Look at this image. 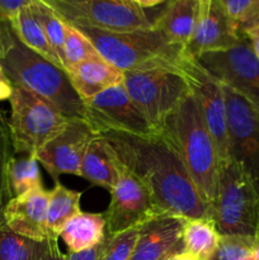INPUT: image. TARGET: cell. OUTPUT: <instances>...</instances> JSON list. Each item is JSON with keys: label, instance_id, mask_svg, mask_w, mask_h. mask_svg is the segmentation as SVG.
Wrapping results in <instances>:
<instances>
[{"label": "cell", "instance_id": "6da1fadb", "mask_svg": "<svg viewBox=\"0 0 259 260\" xmlns=\"http://www.w3.org/2000/svg\"><path fill=\"white\" fill-rule=\"evenodd\" d=\"M98 134L112 145L121 164L149 188L163 212L184 218H212L184 164L159 131L134 135L104 129Z\"/></svg>", "mask_w": 259, "mask_h": 260}, {"label": "cell", "instance_id": "7a4b0ae2", "mask_svg": "<svg viewBox=\"0 0 259 260\" xmlns=\"http://www.w3.org/2000/svg\"><path fill=\"white\" fill-rule=\"evenodd\" d=\"M0 65L12 85L47 99L69 118L86 119L85 102L73 88L65 69L27 47L5 18H0Z\"/></svg>", "mask_w": 259, "mask_h": 260}, {"label": "cell", "instance_id": "3957f363", "mask_svg": "<svg viewBox=\"0 0 259 260\" xmlns=\"http://www.w3.org/2000/svg\"><path fill=\"white\" fill-rule=\"evenodd\" d=\"M159 132L177 152L211 210L217 193L220 161L200 104L192 91L167 117Z\"/></svg>", "mask_w": 259, "mask_h": 260}, {"label": "cell", "instance_id": "277c9868", "mask_svg": "<svg viewBox=\"0 0 259 260\" xmlns=\"http://www.w3.org/2000/svg\"><path fill=\"white\" fill-rule=\"evenodd\" d=\"M89 38L102 58L123 73L152 69L183 70V48L168 41L156 28L134 32H106L75 25Z\"/></svg>", "mask_w": 259, "mask_h": 260}, {"label": "cell", "instance_id": "5b68a950", "mask_svg": "<svg viewBox=\"0 0 259 260\" xmlns=\"http://www.w3.org/2000/svg\"><path fill=\"white\" fill-rule=\"evenodd\" d=\"M9 103L10 136L17 155L36 156L70 121L55 104L22 86L13 85Z\"/></svg>", "mask_w": 259, "mask_h": 260}, {"label": "cell", "instance_id": "8992f818", "mask_svg": "<svg viewBox=\"0 0 259 260\" xmlns=\"http://www.w3.org/2000/svg\"><path fill=\"white\" fill-rule=\"evenodd\" d=\"M211 215L220 235L259 238V197L231 160L220 167Z\"/></svg>", "mask_w": 259, "mask_h": 260}, {"label": "cell", "instance_id": "52a82bcc", "mask_svg": "<svg viewBox=\"0 0 259 260\" xmlns=\"http://www.w3.org/2000/svg\"><path fill=\"white\" fill-rule=\"evenodd\" d=\"M123 86L156 131L190 93L189 83L178 69H152L124 73Z\"/></svg>", "mask_w": 259, "mask_h": 260}, {"label": "cell", "instance_id": "ba28073f", "mask_svg": "<svg viewBox=\"0 0 259 260\" xmlns=\"http://www.w3.org/2000/svg\"><path fill=\"white\" fill-rule=\"evenodd\" d=\"M43 2V0H42ZM65 22L106 32H134L154 27L144 9L132 0H79L45 2Z\"/></svg>", "mask_w": 259, "mask_h": 260}, {"label": "cell", "instance_id": "9c48e42d", "mask_svg": "<svg viewBox=\"0 0 259 260\" xmlns=\"http://www.w3.org/2000/svg\"><path fill=\"white\" fill-rule=\"evenodd\" d=\"M226 101L230 160L248 178L259 197V109L229 86Z\"/></svg>", "mask_w": 259, "mask_h": 260}, {"label": "cell", "instance_id": "30bf717a", "mask_svg": "<svg viewBox=\"0 0 259 260\" xmlns=\"http://www.w3.org/2000/svg\"><path fill=\"white\" fill-rule=\"evenodd\" d=\"M195 61L259 109V60L245 36L233 47L202 53Z\"/></svg>", "mask_w": 259, "mask_h": 260}, {"label": "cell", "instance_id": "8fae6325", "mask_svg": "<svg viewBox=\"0 0 259 260\" xmlns=\"http://www.w3.org/2000/svg\"><path fill=\"white\" fill-rule=\"evenodd\" d=\"M159 213L163 211L157 207L149 188L124 168L112 188L111 202L103 215L108 235L141 226Z\"/></svg>", "mask_w": 259, "mask_h": 260}, {"label": "cell", "instance_id": "7c38bea8", "mask_svg": "<svg viewBox=\"0 0 259 260\" xmlns=\"http://www.w3.org/2000/svg\"><path fill=\"white\" fill-rule=\"evenodd\" d=\"M183 73L187 76L190 91L195 94L200 104L205 123L215 144L221 167L230 160L228 113L222 84L203 70L195 60L184 61Z\"/></svg>", "mask_w": 259, "mask_h": 260}, {"label": "cell", "instance_id": "4fadbf2b", "mask_svg": "<svg viewBox=\"0 0 259 260\" xmlns=\"http://www.w3.org/2000/svg\"><path fill=\"white\" fill-rule=\"evenodd\" d=\"M86 121L95 132L104 129L151 135L157 132L141 113L123 84L112 86L85 102Z\"/></svg>", "mask_w": 259, "mask_h": 260}, {"label": "cell", "instance_id": "5bb4252c", "mask_svg": "<svg viewBox=\"0 0 259 260\" xmlns=\"http://www.w3.org/2000/svg\"><path fill=\"white\" fill-rule=\"evenodd\" d=\"M95 136V129L86 119L70 118L60 134L38 150L36 157L55 183L58 182L60 175H80L83 157Z\"/></svg>", "mask_w": 259, "mask_h": 260}, {"label": "cell", "instance_id": "9a60e30c", "mask_svg": "<svg viewBox=\"0 0 259 260\" xmlns=\"http://www.w3.org/2000/svg\"><path fill=\"white\" fill-rule=\"evenodd\" d=\"M243 37L240 28L223 13L216 0H201L200 14L195 32L183 48L185 60L200 55L233 47Z\"/></svg>", "mask_w": 259, "mask_h": 260}, {"label": "cell", "instance_id": "2e32d148", "mask_svg": "<svg viewBox=\"0 0 259 260\" xmlns=\"http://www.w3.org/2000/svg\"><path fill=\"white\" fill-rule=\"evenodd\" d=\"M185 220L182 216L163 212L142 223L130 260H165L173 254L184 251Z\"/></svg>", "mask_w": 259, "mask_h": 260}, {"label": "cell", "instance_id": "e0dca14e", "mask_svg": "<svg viewBox=\"0 0 259 260\" xmlns=\"http://www.w3.org/2000/svg\"><path fill=\"white\" fill-rule=\"evenodd\" d=\"M50 190L45 188L32 189L12 198L3 211V218L8 228L19 235L45 241L51 235L47 226V207Z\"/></svg>", "mask_w": 259, "mask_h": 260}, {"label": "cell", "instance_id": "ac0fdd59", "mask_svg": "<svg viewBox=\"0 0 259 260\" xmlns=\"http://www.w3.org/2000/svg\"><path fill=\"white\" fill-rule=\"evenodd\" d=\"M70 83L84 102L123 83L124 73L104 58H91L66 68Z\"/></svg>", "mask_w": 259, "mask_h": 260}, {"label": "cell", "instance_id": "d6986e66", "mask_svg": "<svg viewBox=\"0 0 259 260\" xmlns=\"http://www.w3.org/2000/svg\"><path fill=\"white\" fill-rule=\"evenodd\" d=\"M123 169L112 145L103 136L96 134L83 157L80 177L85 178L93 185L111 192Z\"/></svg>", "mask_w": 259, "mask_h": 260}, {"label": "cell", "instance_id": "ffe728a7", "mask_svg": "<svg viewBox=\"0 0 259 260\" xmlns=\"http://www.w3.org/2000/svg\"><path fill=\"white\" fill-rule=\"evenodd\" d=\"M200 8L201 0H170L154 22V28L170 43L184 48L195 32Z\"/></svg>", "mask_w": 259, "mask_h": 260}, {"label": "cell", "instance_id": "44dd1931", "mask_svg": "<svg viewBox=\"0 0 259 260\" xmlns=\"http://www.w3.org/2000/svg\"><path fill=\"white\" fill-rule=\"evenodd\" d=\"M106 228L103 215L80 212L66 222L58 236L70 253H80L99 245L106 239Z\"/></svg>", "mask_w": 259, "mask_h": 260}, {"label": "cell", "instance_id": "7402d4cb", "mask_svg": "<svg viewBox=\"0 0 259 260\" xmlns=\"http://www.w3.org/2000/svg\"><path fill=\"white\" fill-rule=\"evenodd\" d=\"M220 236L212 218H187L183 228L184 251L197 260H210L217 249Z\"/></svg>", "mask_w": 259, "mask_h": 260}, {"label": "cell", "instance_id": "603a6c76", "mask_svg": "<svg viewBox=\"0 0 259 260\" xmlns=\"http://www.w3.org/2000/svg\"><path fill=\"white\" fill-rule=\"evenodd\" d=\"M9 22L12 24L13 29H14L15 35L18 36V38L27 47H29L35 52L40 53L41 56L47 58L51 62L65 69L62 62L60 61V58L57 57L55 51L52 50L51 45L48 43L42 27L38 23V20L36 19V17L33 15L29 7H25L23 9H20L14 17L10 18Z\"/></svg>", "mask_w": 259, "mask_h": 260}, {"label": "cell", "instance_id": "cb8c5ba5", "mask_svg": "<svg viewBox=\"0 0 259 260\" xmlns=\"http://www.w3.org/2000/svg\"><path fill=\"white\" fill-rule=\"evenodd\" d=\"M81 193L71 190L56 182L50 190L47 207V226L51 235L58 238L60 231L69 220L80 213Z\"/></svg>", "mask_w": 259, "mask_h": 260}, {"label": "cell", "instance_id": "d4e9b609", "mask_svg": "<svg viewBox=\"0 0 259 260\" xmlns=\"http://www.w3.org/2000/svg\"><path fill=\"white\" fill-rule=\"evenodd\" d=\"M50 239L37 241L10 230L0 216V260H37L48 246Z\"/></svg>", "mask_w": 259, "mask_h": 260}, {"label": "cell", "instance_id": "484cf974", "mask_svg": "<svg viewBox=\"0 0 259 260\" xmlns=\"http://www.w3.org/2000/svg\"><path fill=\"white\" fill-rule=\"evenodd\" d=\"M8 178L13 198L43 188L38 160L33 155H14L10 160Z\"/></svg>", "mask_w": 259, "mask_h": 260}, {"label": "cell", "instance_id": "4316f807", "mask_svg": "<svg viewBox=\"0 0 259 260\" xmlns=\"http://www.w3.org/2000/svg\"><path fill=\"white\" fill-rule=\"evenodd\" d=\"M33 15L42 27L46 38L51 45L52 50L60 58L65 68V58H63V40H65V20L52 9L48 4L42 0H36L29 5Z\"/></svg>", "mask_w": 259, "mask_h": 260}, {"label": "cell", "instance_id": "83f0119b", "mask_svg": "<svg viewBox=\"0 0 259 260\" xmlns=\"http://www.w3.org/2000/svg\"><path fill=\"white\" fill-rule=\"evenodd\" d=\"M102 57L89 41V38L79 28L65 22V40H63V58L66 68L91 58Z\"/></svg>", "mask_w": 259, "mask_h": 260}, {"label": "cell", "instance_id": "f1b7e54d", "mask_svg": "<svg viewBox=\"0 0 259 260\" xmlns=\"http://www.w3.org/2000/svg\"><path fill=\"white\" fill-rule=\"evenodd\" d=\"M13 156L14 149L10 136L9 119L0 112V216H3V211L13 198L8 178V170Z\"/></svg>", "mask_w": 259, "mask_h": 260}, {"label": "cell", "instance_id": "f546056e", "mask_svg": "<svg viewBox=\"0 0 259 260\" xmlns=\"http://www.w3.org/2000/svg\"><path fill=\"white\" fill-rule=\"evenodd\" d=\"M256 238L221 235L218 246L210 260H253Z\"/></svg>", "mask_w": 259, "mask_h": 260}, {"label": "cell", "instance_id": "4dcf8cb0", "mask_svg": "<svg viewBox=\"0 0 259 260\" xmlns=\"http://www.w3.org/2000/svg\"><path fill=\"white\" fill-rule=\"evenodd\" d=\"M140 228H131L116 235H106L101 260H130L136 246Z\"/></svg>", "mask_w": 259, "mask_h": 260}, {"label": "cell", "instance_id": "1f68e13d", "mask_svg": "<svg viewBox=\"0 0 259 260\" xmlns=\"http://www.w3.org/2000/svg\"><path fill=\"white\" fill-rule=\"evenodd\" d=\"M259 0H216L221 9L233 22L240 25Z\"/></svg>", "mask_w": 259, "mask_h": 260}, {"label": "cell", "instance_id": "d6a6232c", "mask_svg": "<svg viewBox=\"0 0 259 260\" xmlns=\"http://www.w3.org/2000/svg\"><path fill=\"white\" fill-rule=\"evenodd\" d=\"M36 0H0V18L10 19L20 9L29 7Z\"/></svg>", "mask_w": 259, "mask_h": 260}, {"label": "cell", "instance_id": "836d02e7", "mask_svg": "<svg viewBox=\"0 0 259 260\" xmlns=\"http://www.w3.org/2000/svg\"><path fill=\"white\" fill-rule=\"evenodd\" d=\"M104 241V240H103ZM103 241L99 245L80 253H69L65 255V260H101L103 253Z\"/></svg>", "mask_w": 259, "mask_h": 260}, {"label": "cell", "instance_id": "e575fe53", "mask_svg": "<svg viewBox=\"0 0 259 260\" xmlns=\"http://www.w3.org/2000/svg\"><path fill=\"white\" fill-rule=\"evenodd\" d=\"M57 239L58 238H50L47 249L37 260H65V254H62V251L58 248Z\"/></svg>", "mask_w": 259, "mask_h": 260}, {"label": "cell", "instance_id": "d590c367", "mask_svg": "<svg viewBox=\"0 0 259 260\" xmlns=\"http://www.w3.org/2000/svg\"><path fill=\"white\" fill-rule=\"evenodd\" d=\"M241 33H243L246 37V40L249 41L254 53H255L256 58L259 60V27L246 28V29L241 30Z\"/></svg>", "mask_w": 259, "mask_h": 260}, {"label": "cell", "instance_id": "8d00e7d4", "mask_svg": "<svg viewBox=\"0 0 259 260\" xmlns=\"http://www.w3.org/2000/svg\"><path fill=\"white\" fill-rule=\"evenodd\" d=\"M251 27H259V2L256 3L255 7L253 8L250 13L246 15L245 19L240 23L239 28H240V32L243 29H246V28Z\"/></svg>", "mask_w": 259, "mask_h": 260}, {"label": "cell", "instance_id": "74e56055", "mask_svg": "<svg viewBox=\"0 0 259 260\" xmlns=\"http://www.w3.org/2000/svg\"><path fill=\"white\" fill-rule=\"evenodd\" d=\"M12 90L13 85L9 81H0V101H9Z\"/></svg>", "mask_w": 259, "mask_h": 260}, {"label": "cell", "instance_id": "f35d334b", "mask_svg": "<svg viewBox=\"0 0 259 260\" xmlns=\"http://www.w3.org/2000/svg\"><path fill=\"white\" fill-rule=\"evenodd\" d=\"M134 3H136L140 8H151V7H156V5L161 4L164 0H132Z\"/></svg>", "mask_w": 259, "mask_h": 260}, {"label": "cell", "instance_id": "ab89813d", "mask_svg": "<svg viewBox=\"0 0 259 260\" xmlns=\"http://www.w3.org/2000/svg\"><path fill=\"white\" fill-rule=\"evenodd\" d=\"M167 260H197L196 256H193L192 254L187 253V251H182V253H177L170 255Z\"/></svg>", "mask_w": 259, "mask_h": 260}, {"label": "cell", "instance_id": "60d3db41", "mask_svg": "<svg viewBox=\"0 0 259 260\" xmlns=\"http://www.w3.org/2000/svg\"><path fill=\"white\" fill-rule=\"evenodd\" d=\"M253 260H259V238H256V240H255V245H254Z\"/></svg>", "mask_w": 259, "mask_h": 260}, {"label": "cell", "instance_id": "b9f144b4", "mask_svg": "<svg viewBox=\"0 0 259 260\" xmlns=\"http://www.w3.org/2000/svg\"><path fill=\"white\" fill-rule=\"evenodd\" d=\"M0 81H9L8 80L7 76H5V73H4V70H3L2 65H0Z\"/></svg>", "mask_w": 259, "mask_h": 260}, {"label": "cell", "instance_id": "7bdbcfd3", "mask_svg": "<svg viewBox=\"0 0 259 260\" xmlns=\"http://www.w3.org/2000/svg\"><path fill=\"white\" fill-rule=\"evenodd\" d=\"M43 2H50V0H43ZM58 2H79V0H58Z\"/></svg>", "mask_w": 259, "mask_h": 260}, {"label": "cell", "instance_id": "ee69618b", "mask_svg": "<svg viewBox=\"0 0 259 260\" xmlns=\"http://www.w3.org/2000/svg\"><path fill=\"white\" fill-rule=\"evenodd\" d=\"M165 260H167V259H165Z\"/></svg>", "mask_w": 259, "mask_h": 260}]
</instances>
